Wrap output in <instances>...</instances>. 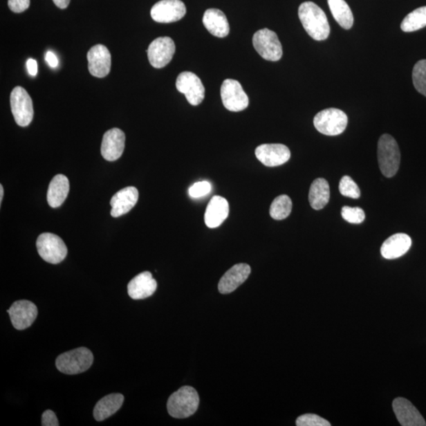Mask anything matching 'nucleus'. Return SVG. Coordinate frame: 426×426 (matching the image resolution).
Returning a JSON list of instances; mask_svg holds the SVG:
<instances>
[{"mask_svg": "<svg viewBox=\"0 0 426 426\" xmlns=\"http://www.w3.org/2000/svg\"><path fill=\"white\" fill-rule=\"evenodd\" d=\"M299 17L305 30L313 40H326L330 33V26L326 15L322 8L313 2L300 5Z\"/></svg>", "mask_w": 426, "mask_h": 426, "instance_id": "f257e3e1", "label": "nucleus"}, {"mask_svg": "<svg viewBox=\"0 0 426 426\" xmlns=\"http://www.w3.org/2000/svg\"><path fill=\"white\" fill-rule=\"evenodd\" d=\"M200 398L192 387L184 386L169 397L167 408L168 414L175 418H187L197 411Z\"/></svg>", "mask_w": 426, "mask_h": 426, "instance_id": "f03ea898", "label": "nucleus"}, {"mask_svg": "<svg viewBox=\"0 0 426 426\" xmlns=\"http://www.w3.org/2000/svg\"><path fill=\"white\" fill-rule=\"evenodd\" d=\"M378 159L380 169L385 177H393L399 170L400 150L395 138L389 134H383L379 139Z\"/></svg>", "mask_w": 426, "mask_h": 426, "instance_id": "7ed1b4c3", "label": "nucleus"}, {"mask_svg": "<svg viewBox=\"0 0 426 426\" xmlns=\"http://www.w3.org/2000/svg\"><path fill=\"white\" fill-rule=\"evenodd\" d=\"M93 355L86 347L67 351L56 358L55 366L58 371L67 375L82 373L88 371L93 363Z\"/></svg>", "mask_w": 426, "mask_h": 426, "instance_id": "20e7f679", "label": "nucleus"}, {"mask_svg": "<svg viewBox=\"0 0 426 426\" xmlns=\"http://www.w3.org/2000/svg\"><path fill=\"white\" fill-rule=\"evenodd\" d=\"M349 118L343 111L328 109L318 112L313 120L317 130L324 136H336L343 133L347 127Z\"/></svg>", "mask_w": 426, "mask_h": 426, "instance_id": "39448f33", "label": "nucleus"}, {"mask_svg": "<svg viewBox=\"0 0 426 426\" xmlns=\"http://www.w3.org/2000/svg\"><path fill=\"white\" fill-rule=\"evenodd\" d=\"M37 248L41 259L50 264H59L67 255L63 239L52 233H43L37 240Z\"/></svg>", "mask_w": 426, "mask_h": 426, "instance_id": "423d86ee", "label": "nucleus"}, {"mask_svg": "<svg viewBox=\"0 0 426 426\" xmlns=\"http://www.w3.org/2000/svg\"><path fill=\"white\" fill-rule=\"evenodd\" d=\"M10 106L17 124L22 127L30 124L35 111L33 100L24 88L17 86L11 92Z\"/></svg>", "mask_w": 426, "mask_h": 426, "instance_id": "0eeeda50", "label": "nucleus"}, {"mask_svg": "<svg viewBox=\"0 0 426 426\" xmlns=\"http://www.w3.org/2000/svg\"><path fill=\"white\" fill-rule=\"evenodd\" d=\"M254 47L263 59L277 62L282 58L283 48L276 33L262 29L254 33Z\"/></svg>", "mask_w": 426, "mask_h": 426, "instance_id": "6e6552de", "label": "nucleus"}, {"mask_svg": "<svg viewBox=\"0 0 426 426\" xmlns=\"http://www.w3.org/2000/svg\"><path fill=\"white\" fill-rule=\"evenodd\" d=\"M222 102L225 109L231 111H241L248 109L249 98L241 84L234 80H226L221 89Z\"/></svg>", "mask_w": 426, "mask_h": 426, "instance_id": "1a4fd4ad", "label": "nucleus"}, {"mask_svg": "<svg viewBox=\"0 0 426 426\" xmlns=\"http://www.w3.org/2000/svg\"><path fill=\"white\" fill-rule=\"evenodd\" d=\"M176 88L183 93L187 102L197 106L203 102L205 89L200 78L192 72L184 71L177 77Z\"/></svg>", "mask_w": 426, "mask_h": 426, "instance_id": "9d476101", "label": "nucleus"}, {"mask_svg": "<svg viewBox=\"0 0 426 426\" xmlns=\"http://www.w3.org/2000/svg\"><path fill=\"white\" fill-rule=\"evenodd\" d=\"M187 13L181 0H161L151 9V17L159 24H172L181 20Z\"/></svg>", "mask_w": 426, "mask_h": 426, "instance_id": "9b49d317", "label": "nucleus"}, {"mask_svg": "<svg viewBox=\"0 0 426 426\" xmlns=\"http://www.w3.org/2000/svg\"><path fill=\"white\" fill-rule=\"evenodd\" d=\"M147 53L150 64L160 69L172 61L176 53V44L170 37H158L149 44Z\"/></svg>", "mask_w": 426, "mask_h": 426, "instance_id": "f8f14e48", "label": "nucleus"}, {"mask_svg": "<svg viewBox=\"0 0 426 426\" xmlns=\"http://www.w3.org/2000/svg\"><path fill=\"white\" fill-rule=\"evenodd\" d=\"M11 323L17 330H25L31 326L38 315L37 307L32 302L20 300L14 302L8 311Z\"/></svg>", "mask_w": 426, "mask_h": 426, "instance_id": "ddd939ff", "label": "nucleus"}, {"mask_svg": "<svg viewBox=\"0 0 426 426\" xmlns=\"http://www.w3.org/2000/svg\"><path fill=\"white\" fill-rule=\"evenodd\" d=\"M255 155L263 165L277 167L290 158V149L282 144H263L255 149Z\"/></svg>", "mask_w": 426, "mask_h": 426, "instance_id": "4468645a", "label": "nucleus"}, {"mask_svg": "<svg viewBox=\"0 0 426 426\" xmlns=\"http://www.w3.org/2000/svg\"><path fill=\"white\" fill-rule=\"evenodd\" d=\"M89 71L96 77L102 78L111 71V55L109 50L102 44H97L87 54Z\"/></svg>", "mask_w": 426, "mask_h": 426, "instance_id": "2eb2a0df", "label": "nucleus"}, {"mask_svg": "<svg viewBox=\"0 0 426 426\" xmlns=\"http://www.w3.org/2000/svg\"><path fill=\"white\" fill-rule=\"evenodd\" d=\"M126 136L120 129L113 128L104 133L102 144V154L108 161L121 158L125 148Z\"/></svg>", "mask_w": 426, "mask_h": 426, "instance_id": "dca6fc26", "label": "nucleus"}, {"mask_svg": "<svg viewBox=\"0 0 426 426\" xmlns=\"http://www.w3.org/2000/svg\"><path fill=\"white\" fill-rule=\"evenodd\" d=\"M250 272L251 268L248 264L240 263V264L234 266L223 275L219 282V291L223 295L233 293L248 279Z\"/></svg>", "mask_w": 426, "mask_h": 426, "instance_id": "f3484780", "label": "nucleus"}, {"mask_svg": "<svg viewBox=\"0 0 426 426\" xmlns=\"http://www.w3.org/2000/svg\"><path fill=\"white\" fill-rule=\"evenodd\" d=\"M398 421L402 426H425L426 423L417 408L405 398H396L392 403Z\"/></svg>", "mask_w": 426, "mask_h": 426, "instance_id": "a211bd4d", "label": "nucleus"}, {"mask_svg": "<svg viewBox=\"0 0 426 426\" xmlns=\"http://www.w3.org/2000/svg\"><path fill=\"white\" fill-rule=\"evenodd\" d=\"M158 283L149 272L140 273L128 284V295L132 299L140 300L148 298L155 293Z\"/></svg>", "mask_w": 426, "mask_h": 426, "instance_id": "6ab92c4d", "label": "nucleus"}, {"mask_svg": "<svg viewBox=\"0 0 426 426\" xmlns=\"http://www.w3.org/2000/svg\"><path fill=\"white\" fill-rule=\"evenodd\" d=\"M139 198L138 190L133 187L123 188L117 192L111 199L112 207L111 215L113 217H120L130 212L138 203Z\"/></svg>", "mask_w": 426, "mask_h": 426, "instance_id": "aec40b11", "label": "nucleus"}, {"mask_svg": "<svg viewBox=\"0 0 426 426\" xmlns=\"http://www.w3.org/2000/svg\"><path fill=\"white\" fill-rule=\"evenodd\" d=\"M412 241L407 234L391 235L381 246L380 253L385 259H396L406 254L411 248Z\"/></svg>", "mask_w": 426, "mask_h": 426, "instance_id": "412c9836", "label": "nucleus"}, {"mask_svg": "<svg viewBox=\"0 0 426 426\" xmlns=\"http://www.w3.org/2000/svg\"><path fill=\"white\" fill-rule=\"evenodd\" d=\"M229 214V204L225 198L221 196H214L205 213V223L210 228L220 227Z\"/></svg>", "mask_w": 426, "mask_h": 426, "instance_id": "4be33fe9", "label": "nucleus"}, {"mask_svg": "<svg viewBox=\"0 0 426 426\" xmlns=\"http://www.w3.org/2000/svg\"><path fill=\"white\" fill-rule=\"evenodd\" d=\"M203 24L212 35L223 38L229 35L230 26L225 15L221 10H207L203 16Z\"/></svg>", "mask_w": 426, "mask_h": 426, "instance_id": "5701e85b", "label": "nucleus"}, {"mask_svg": "<svg viewBox=\"0 0 426 426\" xmlns=\"http://www.w3.org/2000/svg\"><path fill=\"white\" fill-rule=\"evenodd\" d=\"M70 192L68 178L64 175L55 176L49 184L47 200L52 208H58L63 205Z\"/></svg>", "mask_w": 426, "mask_h": 426, "instance_id": "b1692460", "label": "nucleus"}, {"mask_svg": "<svg viewBox=\"0 0 426 426\" xmlns=\"http://www.w3.org/2000/svg\"><path fill=\"white\" fill-rule=\"evenodd\" d=\"M123 402H124V396L120 393H113L103 397L94 407V418L98 422L104 421L119 411Z\"/></svg>", "mask_w": 426, "mask_h": 426, "instance_id": "393cba45", "label": "nucleus"}, {"mask_svg": "<svg viewBox=\"0 0 426 426\" xmlns=\"http://www.w3.org/2000/svg\"><path fill=\"white\" fill-rule=\"evenodd\" d=\"M330 198L329 185L324 178H317L311 184L309 193L310 204L313 210L324 208Z\"/></svg>", "mask_w": 426, "mask_h": 426, "instance_id": "a878e982", "label": "nucleus"}, {"mask_svg": "<svg viewBox=\"0 0 426 426\" xmlns=\"http://www.w3.org/2000/svg\"><path fill=\"white\" fill-rule=\"evenodd\" d=\"M331 12L338 24L345 30H350L354 25V16L345 0H328Z\"/></svg>", "mask_w": 426, "mask_h": 426, "instance_id": "bb28decb", "label": "nucleus"}, {"mask_svg": "<svg viewBox=\"0 0 426 426\" xmlns=\"http://www.w3.org/2000/svg\"><path fill=\"white\" fill-rule=\"evenodd\" d=\"M426 26V7L419 8L407 15L401 24L403 32L411 33L423 29Z\"/></svg>", "mask_w": 426, "mask_h": 426, "instance_id": "cd10ccee", "label": "nucleus"}, {"mask_svg": "<svg viewBox=\"0 0 426 426\" xmlns=\"http://www.w3.org/2000/svg\"><path fill=\"white\" fill-rule=\"evenodd\" d=\"M293 210V201L288 195H280L275 198L270 207V216L274 220L282 221L289 216Z\"/></svg>", "mask_w": 426, "mask_h": 426, "instance_id": "c85d7f7f", "label": "nucleus"}, {"mask_svg": "<svg viewBox=\"0 0 426 426\" xmlns=\"http://www.w3.org/2000/svg\"><path fill=\"white\" fill-rule=\"evenodd\" d=\"M412 80L417 91L426 97V59H422L414 65Z\"/></svg>", "mask_w": 426, "mask_h": 426, "instance_id": "c756f323", "label": "nucleus"}, {"mask_svg": "<svg viewBox=\"0 0 426 426\" xmlns=\"http://www.w3.org/2000/svg\"><path fill=\"white\" fill-rule=\"evenodd\" d=\"M339 189L340 194L345 196V197L353 199L360 198L361 192L360 187H358V185L350 176H345L341 178Z\"/></svg>", "mask_w": 426, "mask_h": 426, "instance_id": "7c9ffc66", "label": "nucleus"}, {"mask_svg": "<svg viewBox=\"0 0 426 426\" xmlns=\"http://www.w3.org/2000/svg\"><path fill=\"white\" fill-rule=\"evenodd\" d=\"M342 217L349 223L354 224H360L365 221V212L358 207L352 208L350 206H344L341 212Z\"/></svg>", "mask_w": 426, "mask_h": 426, "instance_id": "2f4dec72", "label": "nucleus"}, {"mask_svg": "<svg viewBox=\"0 0 426 426\" xmlns=\"http://www.w3.org/2000/svg\"><path fill=\"white\" fill-rule=\"evenodd\" d=\"M296 425L298 426H330L327 420L313 414H306L299 416L296 420Z\"/></svg>", "mask_w": 426, "mask_h": 426, "instance_id": "473e14b6", "label": "nucleus"}, {"mask_svg": "<svg viewBox=\"0 0 426 426\" xmlns=\"http://www.w3.org/2000/svg\"><path fill=\"white\" fill-rule=\"evenodd\" d=\"M212 190V185L208 181L196 183L189 189V194L193 198H203L209 194Z\"/></svg>", "mask_w": 426, "mask_h": 426, "instance_id": "72a5a7b5", "label": "nucleus"}, {"mask_svg": "<svg viewBox=\"0 0 426 426\" xmlns=\"http://www.w3.org/2000/svg\"><path fill=\"white\" fill-rule=\"evenodd\" d=\"M30 0H8V7L15 13H21L30 8Z\"/></svg>", "mask_w": 426, "mask_h": 426, "instance_id": "f704fd0d", "label": "nucleus"}, {"mask_svg": "<svg viewBox=\"0 0 426 426\" xmlns=\"http://www.w3.org/2000/svg\"><path fill=\"white\" fill-rule=\"evenodd\" d=\"M41 425L43 426H59V423L55 414L51 410H47L42 414Z\"/></svg>", "mask_w": 426, "mask_h": 426, "instance_id": "c9c22d12", "label": "nucleus"}, {"mask_svg": "<svg viewBox=\"0 0 426 426\" xmlns=\"http://www.w3.org/2000/svg\"><path fill=\"white\" fill-rule=\"evenodd\" d=\"M28 71L31 76H36L37 74L38 67L35 59H29L26 63Z\"/></svg>", "mask_w": 426, "mask_h": 426, "instance_id": "e433bc0d", "label": "nucleus"}, {"mask_svg": "<svg viewBox=\"0 0 426 426\" xmlns=\"http://www.w3.org/2000/svg\"><path fill=\"white\" fill-rule=\"evenodd\" d=\"M46 59L48 65L53 67V68H55V67L59 65V60L57 57H56V55L51 51H48L46 53Z\"/></svg>", "mask_w": 426, "mask_h": 426, "instance_id": "4c0bfd02", "label": "nucleus"}, {"mask_svg": "<svg viewBox=\"0 0 426 426\" xmlns=\"http://www.w3.org/2000/svg\"><path fill=\"white\" fill-rule=\"evenodd\" d=\"M54 3L60 9H66L68 7L71 0H53Z\"/></svg>", "mask_w": 426, "mask_h": 426, "instance_id": "58836bf2", "label": "nucleus"}, {"mask_svg": "<svg viewBox=\"0 0 426 426\" xmlns=\"http://www.w3.org/2000/svg\"><path fill=\"white\" fill-rule=\"evenodd\" d=\"M3 194H4L3 187L2 185H0V204H2Z\"/></svg>", "mask_w": 426, "mask_h": 426, "instance_id": "ea45409f", "label": "nucleus"}]
</instances>
